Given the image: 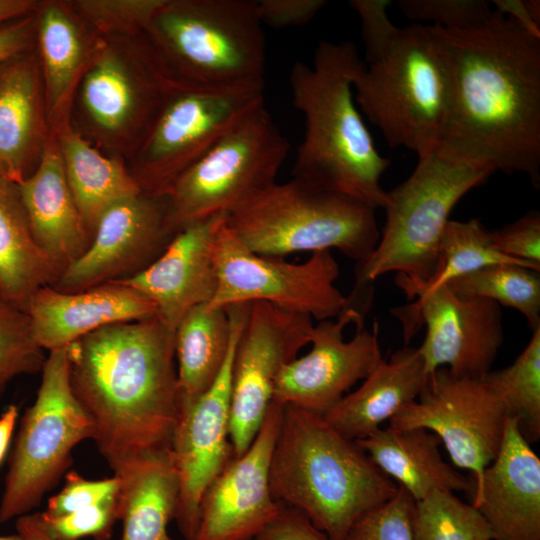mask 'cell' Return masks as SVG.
Segmentation results:
<instances>
[{"instance_id":"obj_1","label":"cell","mask_w":540,"mask_h":540,"mask_svg":"<svg viewBox=\"0 0 540 540\" xmlns=\"http://www.w3.org/2000/svg\"><path fill=\"white\" fill-rule=\"evenodd\" d=\"M438 29L451 96L436 151L492 173H522L538 188L540 35L497 10L469 29Z\"/></svg>"},{"instance_id":"obj_2","label":"cell","mask_w":540,"mask_h":540,"mask_svg":"<svg viewBox=\"0 0 540 540\" xmlns=\"http://www.w3.org/2000/svg\"><path fill=\"white\" fill-rule=\"evenodd\" d=\"M66 349L73 393L114 474L170 448L179 417L174 329L158 316L113 323Z\"/></svg>"},{"instance_id":"obj_3","label":"cell","mask_w":540,"mask_h":540,"mask_svg":"<svg viewBox=\"0 0 540 540\" xmlns=\"http://www.w3.org/2000/svg\"><path fill=\"white\" fill-rule=\"evenodd\" d=\"M364 66L351 42L320 41L313 64L289 75L292 103L305 120L293 177L374 209L386 194L380 179L390 161L377 150L355 103L353 82Z\"/></svg>"},{"instance_id":"obj_4","label":"cell","mask_w":540,"mask_h":540,"mask_svg":"<svg viewBox=\"0 0 540 540\" xmlns=\"http://www.w3.org/2000/svg\"><path fill=\"white\" fill-rule=\"evenodd\" d=\"M366 61L353 82L355 103L391 148L418 157L436 150L451 96L449 55L438 27H398L387 15L361 26Z\"/></svg>"},{"instance_id":"obj_5","label":"cell","mask_w":540,"mask_h":540,"mask_svg":"<svg viewBox=\"0 0 540 540\" xmlns=\"http://www.w3.org/2000/svg\"><path fill=\"white\" fill-rule=\"evenodd\" d=\"M270 489L276 502L302 513L331 540H343L361 516L392 498L398 485L323 416L284 406Z\"/></svg>"},{"instance_id":"obj_6","label":"cell","mask_w":540,"mask_h":540,"mask_svg":"<svg viewBox=\"0 0 540 540\" xmlns=\"http://www.w3.org/2000/svg\"><path fill=\"white\" fill-rule=\"evenodd\" d=\"M145 35L170 77L207 89H264L256 1L165 0Z\"/></svg>"},{"instance_id":"obj_7","label":"cell","mask_w":540,"mask_h":540,"mask_svg":"<svg viewBox=\"0 0 540 540\" xmlns=\"http://www.w3.org/2000/svg\"><path fill=\"white\" fill-rule=\"evenodd\" d=\"M491 174L436 150L418 157L411 175L387 191L386 222L371 256L356 265L353 293L384 274L397 272L396 285L413 301L436 270L439 240L452 209Z\"/></svg>"},{"instance_id":"obj_8","label":"cell","mask_w":540,"mask_h":540,"mask_svg":"<svg viewBox=\"0 0 540 540\" xmlns=\"http://www.w3.org/2000/svg\"><path fill=\"white\" fill-rule=\"evenodd\" d=\"M376 209L292 177L275 182L226 214L225 223L250 251L281 257L337 249L360 264L380 238Z\"/></svg>"},{"instance_id":"obj_9","label":"cell","mask_w":540,"mask_h":540,"mask_svg":"<svg viewBox=\"0 0 540 540\" xmlns=\"http://www.w3.org/2000/svg\"><path fill=\"white\" fill-rule=\"evenodd\" d=\"M289 149L265 104L251 110L172 185L166 196L170 232L228 214L274 184Z\"/></svg>"},{"instance_id":"obj_10","label":"cell","mask_w":540,"mask_h":540,"mask_svg":"<svg viewBox=\"0 0 540 540\" xmlns=\"http://www.w3.org/2000/svg\"><path fill=\"white\" fill-rule=\"evenodd\" d=\"M94 438V426L77 401L66 347L49 351L36 400L25 411L9 459L0 522L28 514L71 464L73 448Z\"/></svg>"},{"instance_id":"obj_11","label":"cell","mask_w":540,"mask_h":540,"mask_svg":"<svg viewBox=\"0 0 540 540\" xmlns=\"http://www.w3.org/2000/svg\"><path fill=\"white\" fill-rule=\"evenodd\" d=\"M225 218L212 244L217 286L208 308L261 301L319 321L345 309L347 297L335 286L339 265L331 251L312 252L302 263L259 255L235 237Z\"/></svg>"},{"instance_id":"obj_12","label":"cell","mask_w":540,"mask_h":540,"mask_svg":"<svg viewBox=\"0 0 540 540\" xmlns=\"http://www.w3.org/2000/svg\"><path fill=\"white\" fill-rule=\"evenodd\" d=\"M263 103L264 89H207L178 84L136 150L131 173L142 192L166 197L186 169Z\"/></svg>"},{"instance_id":"obj_13","label":"cell","mask_w":540,"mask_h":540,"mask_svg":"<svg viewBox=\"0 0 540 540\" xmlns=\"http://www.w3.org/2000/svg\"><path fill=\"white\" fill-rule=\"evenodd\" d=\"M177 85L144 33L126 55L100 39L77 87L83 114L96 133L112 140L126 135L137 150Z\"/></svg>"},{"instance_id":"obj_14","label":"cell","mask_w":540,"mask_h":540,"mask_svg":"<svg viewBox=\"0 0 540 540\" xmlns=\"http://www.w3.org/2000/svg\"><path fill=\"white\" fill-rule=\"evenodd\" d=\"M507 418L506 408L482 380L440 367L428 375L417 399L389 420V427L436 434L453 464L473 473L475 485L500 450Z\"/></svg>"},{"instance_id":"obj_15","label":"cell","mask_w":540,"mask_h":540,"mask_svg":"<svg viewBox=\"0 0 540 540\" xmlns=\"http://www.w3.org/2000/svg\"><path fill=\"white\" fill-rule=\"evenodd\" d=\"M313 327L307 315L250 303L232 366L229 433L234 457L253 442L273 403L279 373L310 343Z\"/></svg>"},{"instance_id":"obj_16","label":"cell","mask_w":540,"mask_h":540,"mask_svg":"<svg viewBox=\"0 0 540 540\" xmlns=\"http://www.w3.org/2000/svg\"><path fill=\"white\" fill-rule=\"evenodd\" d=\"M393 313L403 324L406 345L426 325L418 351L428 375L445 367L455 376L482 380L504 342L500 305L457 295L446 284Z\"/></svg>"},{"instance_id":"obj_17","label":"cell","mask_w":540,"mask_h":540,"mask_svg":"<svg viewBox=\"0 0 540 540\" xmlns=\"http://www.w3.org/2000/svg\"><path fill=\"white\" fill-rule=\"evenodd\" d=\"M362 319L359 309L347 305L335 320L314 325L310 352L283 367L275 382L273 402L324 416L364 380L383 357L378 324L368 331Z\"/></svg>"},{"instance_id":"obj_18","label":"cell","mask_w":540,"mask_h":540,"mask_svg":"<svg viewBox=\"0 0 540 540\" xmlns=\"http://www.w3.org/2000/svg\"><path fill=\"white\" fill-rule=\"evenodd\" d=\"M250 303L226 307L233 338L224 365L213 385L177 421L171 453L179 479L175 520L185 540H194L204 493L234 457L230 441L232 366L236 344Z\"/></svg>"},{"instance_id":"obj_19","label":"cell","mask_w":540,"mask_h":540,"mask_svg":"<svg viewBox=\"0 0 540 540\" xmlns=\"http://www.w3.org/2000/svg\"><path fill=\"white\" fill-rule=\"evenodd\" d=\"M173 236L166 197L141 192L121 200L101 216L88 248L52 287L75 292L129 278L149 266Z\"/></svg>"},{"instance_id":"obj_20","label":"cell","mask_w":540,"mask_h":540,"mask_svg":"<svg viewBox=\"0 0 540 540\" xmlns=\"http://www.w3.org/2000/svg\"><path fill=\"white\" fill-rule=\"evenodd\" d=\"M282 406L271 404L249 448L233 457L203 495L194 540H252L279 514L270 464Z\"/></svg>"},{"instance_id":"obj_21","label":"cell","mask_w":540,"mask_h":540,"mask_svg":"<svg viewBox=\"0 0 540 540\" xmlns=\"http://www.w3.org/2000/svg\"><path fill=\"white\" fill-rule=\"evenodd\" d=\"M226 214L194 222L171 238L163 252L124 283L150 300L157 316L174 329L193 308L213 298L217 277L212 244Z\"/></svg>"},{"instance_id":"obj_22","label":"cell","mask_w":540,"mask_h":540,"mask_svg":"<svg viewBox=\"0 0 540 540\" xmlns=\"http://www.w3.org/2000/svg\"><path fill=\"white\" fill-rule=\"evenodd\" d=\"M493 540H540V459L508 416L500 450L473 485Z\"/></svg>"},{"instance_id":"obj_23","label":"cell","mask_w":540,"mask_h":540,"mask_svg":"<svg viewBox=\"0 0 540 540\" xmlns=\"http://www.w3.org/2000/svg\"><path fill=\"white\" fill-rule=\"evenodd\" d=\"M25 312L36 342L48 351L113 323L157 316L150 300L118 281L75 292L45 286L30 298Z\"/></svg>"},{"instance_id":"obj_24","label":"cell","mask_w":540,"mask_h":540,"mask_svg":"<svg viewBox=\"0 0 540 540\" xmlns=\"http://www.w3.org/2000/svg\"><path fill=\"white\" fill-rule=\"evenodd\" d=\"M51 133L39 60L31 49L0 65V171L22 182Z\"/></svg>"},{"instance_id":"obj_25","label":"cell","mask_w":540,"mask_h":540,"mask_svg":"<svg viewBox=\"0 0 540 540\" xmlns=\"http://www.w3.org/2000/svg\"><path fill=\"white\" fill-rule=\"evenodd\" d=\"M18 185L34 238L59 277L85 252L91 237L69 188L53 132L35 170Z\"/></svg>"},{"instance_id":"obj_26","label":"cell","mask_w":540,"mask_h":540,"mask_svg":"<svg viewBox=\"0 0 540 540\" xmlns=\"http://www.w3.org/2000/svg\"><path fill=\"white\" fill-rule=\"evenodd\" d=\"M427 378L418 348L405 346L383 359L323 417L344 437L364 439L416 400Z\"/></svg>"},{"instance_id":"obj_27","label":"cell","mask_w":540,"mask_h":540,"mask_svg":"<svg viewBox=\"0 0 540 540\" xmlns=\"http://www.w3.org/2000/svg\"><path fill=\"white\" fill-rule=\"evenodd\" d=\"M39 60L50 128L69 116L78 83L100 39L93 40L68 3L39 2L35 11Z\"/></svg>"},{"instance_id":"obj_28","label":"cell","mask_w":540,"mask_h":540,"mask_svg":"<svg viewBox=\"0 0 540 540\" xmlns=\"http://www.w3.org/2000/svg\"><path fill=\"white\" fill-rule=\"evenodd\" d=\"M356 443L391 480L418 501L433 490L472 492L473 483L441 455L442 442L423 428H380Z\"/></svg>"},{"instance_id":"obj_29","label":"cell","mask_w":540,"mask_h":540,"mask_svg":"<svg viewBox=\"0 0 540 540\" xmlns=\"http://www.w3.org/2000/svg\"><path fill=\"white\" fill-rule=\"evenodd\" d=\"M115 475L121 480V540H172L168 525L175 520L179 479L171 449L138 457Z\"/></svg>"},{"instance_id":"obj_30","label":"cell","mask_w":540,"mask_h":540,"mask_svg":"<svg viewBox=\"0 0 540 540\" xmlns=\"http://www.w3.org/2000/svg\"><path fill=\"white\" fill-rule=\"evenodd\" d=\"M51 131L58 144L69 188L92 238L99 219L110 207L142 190L121 162L103 155L76 130L69 116Z\"/></svg>"},{"instance_id":"obj_31","label":"cell","mask_w":540,"mask_h":540,"mask_svg":"<svg viewBox=\"0 0 540 540\" xmlns=\"http://www.w3.org/2000/svg\"><path fill=\"white\" fill-rule=\"evenodd\" d=\"M57 279L34 238L18 183L0 171V297L25 311L34 293Z\"/></svg>"},{"instance_id":"obj_32","label":"cell","mask_w":540,"mask_h":540,"mask_svg":"<svg viewBox=\"0 0 540 540\" xmlns=\"http://www.w3.org/2000/svg\"><path fill=\"white\" fill-rule=\"evenodd\" d=\"M233 327L227 308L191 309L174 330L179 416L217 379L229 353ZM179 418V417H178Z\"/></svg>"},{"instance_id":"obj_33","label":"cell","mask_w":540,"mask_h":540,"mask_svg":"<svg viewBox=\"0 0 540 540\" xmlns=\"http://www.w3.org/2000/svg\"><path fill=\"white\" fill-rule=\"evenodd\" d=\"M503 263L518 264L540 271L535 265L497 251L492 245L490 231L485 229L480 220H449L439 240L436 270L418 289L414 300L453 279L486 266Z\"/></svg>"},{"instance_id":"obj_34","label":"cell","mask_w":540,"mask_h":540,"mask_svg":"<svg viewBox=\"0 0 540 540\" xmlns=\"http://www.w3.org/2000/svg\"><path fill=\"white\" fill-rule=\"evenodd\" d=\"M517 419L523 437L531 444L540 438V327L514 362L488 372L482 379Z\"/></svg>"},{"instance_id":"obj_35","label":"cell","mask_w":540,"mask_h":540,"mask_svg":"<svg viewBox=\"0 0 540 540\" xmlns=\"http://www.w3.org/2000/svg\"><path fill=\"white\" fill-rule=\"evenodd\" d=\"M446 285L457 295L489 299L517 310L532 331L540 327V274L535 269L518 264H495Z\"/></svg>"},{"instance_id":"obj_36","label":"cell","mask_w":540,"mask_h":540,"mask_svg":"<svg viewBox=\"0 0 540 540\" xmlns=\"http://www.w3.org/2000/svg\"><path fill=\"white\" fill-rule=\"evenodd\" d=\"M411 529L413 540H493L478 509L448 490H433L414 502Z\"/></svg>"},{"instance_id":"obj_37","label":"cell","mask_w":540,"mask_h":540,"mask_svg":"<svg viewBox=\"0 0 540 540\" xmlns=\"http://www.w3.org/2000/svg\"><path fill=\"white\" fill-rule=\"evenodd\" d=\"M45 360L27 313L0 297V398L13 378L42 371Z\"/></svg>"},{"instance_id":"obj_38","label":"cell","mask_w":540,"mask_h":540,"mask_svg":"<svg viewBox=\"0 0 540 540\" xmlns=\"http://www.w3.org/2000/svg\"><path fill=\"white\" fill-rule=\"evenodd\" d=\"M165 0H76L68 4L77 16L104 34L135 37L145 33Z\"/></svg>"},{"instance_id":"obj_39","label":"cell","mask_w":540,"mask_h":540,"mask_svg":"<svg viewBox=\"0 0 540 540\" xmlns=\"http://www.w3.org/2000/svg\"><path fill=\"white\" fill-rule=\"evenodd\" d=\"M118 493L63 516L48 517L42 512L33 515L41 529L54 540H79L83 537L107 540L114 522L119 520Z\"/></svg>"},{"instance_id":"obj_40","label":"cell","mask_w":540,"mask_h":540,"mask_svg":"<svg viewBox=\"0 0 540 540\" xmlns=\"http://www.w3.org/2000/svg\"><path fill=\"white\" fill-rule=\"evenodd\" d=\"M398 7L410 20L431 22L447 30H465L488 21L494 10L483 0H398Z\"/></svg>"},{"instance_id":"obj_41","label":"cell","mask_w":540,"mask_h":540,"mask_svg":"<svg viewBox=\"0 0 540 540\" xmlns=\"http://www.w3.org/2000/svg\"><path fill=\"white\" fill-rule=\"evenodd\" d=\"M414 499L398 486L395 495L361 516L343 540H413Z\"/></svg>"},{"instance_id":"obj_42","label":"cell","mask_w":540,"mask_h":540,"mask_svg":"<svg viewBox=\"0 0 540 540\" xmlns=\"http://www.w3.org/2000/svg\"><path fill=\"white\" fill-rule=\"evenodd\" d=\"M121 480L113 477L92 481L83 478L75 471L66 474L63 489L48 501L47 508L42 512L48 517H59L79 509L91 506L117 493Z\"/></svg>"},{"instance_id":"obj_43","label":"cell","mask_w":540,"mask_h":540,"mask_svg":"<svg viewBox=\"0 0 540 540\" xmlns=\"http://www.w3.org/2000/svg\"><path fill=\"white\" fill-rule=\"evenodd\" d=\"M493 247L508 257L540 268V214L529 211L516 221L490 231Z\"/></svg>"},{"instance_id":"obj_44","label":"cell","mask_w":540,"mask_h":540,"mask_svg":"<svg viewBox=\"0 0 540 540\" xmlns=\"http://www.w3.org/2000/svg\"><path fill=\"white\" fill-rule=\"evenodd\" d=\"M326 3L325 0H258L256 8L262 25L286 28L308 23Z\"/></svg>"},{"instance_id":"obj_45","label":"cell","mask_w":540,"mask_h":540,"mask_svg":"<svg viewBox=\"0 0 540 540\" xmlns=\"http://www.w3.org/2000/svg\"><path fill=\"white\" fill-rule=\"evenodd\" d=\"M252 540H331L299 511L281 504L276 518Z\"/></svg>"},{"instance_id":"obj_46","label":"cell","mask_w":540,"mask_h":540,"mask_svg":"<svg viewBox=\"0 0 540 540\" xmlns=\"http://www.w3.org/2000/svg\"><path fill=\"white\" fill-rule=\"evenodd\" d=\"M36 38L35 12L0 27V65L33 49Z\"/></svg>"},{"instance_id":"obj_47","label":"cell","mask_w":540,"mask_h":540,"mask_svg":"<svg viewBox=\"0 0 540 540\" xmlns=\"http://www.w3.org/2000/svg\"><path fill=\"white\" fill-rule=\"evenodd\" d=\"M496 10L540 35V2L538 0H496Z\"/></svg>"},{"instance_id":"obj_48","label":"cell","mask_w":540,"mask_h":540,"mask_svg":"<svg viewBox=\"0 0 540 540\" xmlns=\"http://www.w3.org/2000/svg\"><path fill=\"white\" fill-rule=\"evenodd\" d=\"M38 5L34 0H0V27L34 13Z\"/></svg>"},{"instance_id":"obj_49","label":"cell","mask_w":540,"mask_h":540,"mask_svg":"<svg viewBox=\"0 0 540 540\" xmlns=\"http://www.w3.org/2000/svg\"><path fill=\"white\" fill-rule=\"evenodd\" d=\"M18 414V408L15 405H9L0 416V465L9 448Z\"/></svg>"},{"instance_id":"obj_50","label":"cell","mask_w":540,"mask_h":540,"mask_svg":"<svg viewBox=\"0 0 540 540\" xmlns=\"http://www.w3.org/2000/svg\"><path fill=\"white\" fill-rule=\"evenodd\" d=\"M16 531L25 540H54L39 526L33 514H25L16 520Z\"/></svg>"},{"instance_id":"obj_51","label":"cell","mask_w":540,"mask_h":540,"mask_svg":"<svg viewBox=\"0 0 540 540\" xmlns=\"http://www.w3.org/2000/svg\"><path fill=\"white\" fill-rule=\"evenodd\" d=\"M0 540H25L22 535L19 533L12 534V535H6V536H0Z\"/></svg>"}]
</instances>
